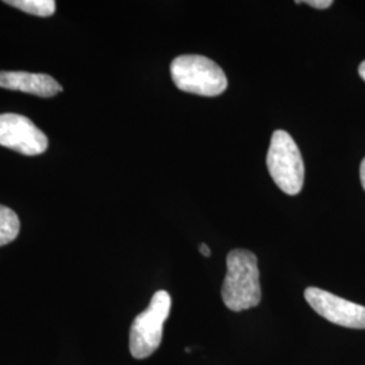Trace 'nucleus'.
<instances>
[{
    "mask_svg": "<svg viewBox=\"0 0 365 365\" xmlns=\"http://www.w3.org/2000/svg\"><path fill=\"white\" fill-rule=\"evenodd\" d=\"M360 179H361V184H363L365 190V158L363 160L361 165H360Z\"/></svg>",
    "mask_w": 365,
    "mask_h": 365,
    "instance_id": "nucleus-12",
    "label": "nucleus"
},
{
    "mask_svg": "<svg viewBox=\"0 0 365 365\" xmlns=\"http://www.w3.org/2000/svg\"><path fill=\"white\" fill-rule=\"evenodd\" d=\"M359 75H360V78H363L365 81V60L360 64V66H359Z\"/></svg>",
    "mask_w": 365,
    "mask_h": 365,
    "instance_id": "nucleus-13",
    "label": "nucleus"
},
{
    "mask_svg": "<svg viewBox=\"0 0 365 365\" xmlns=\"http://www.w3.org/2000/svg\"><path fill=\"white\" fill-rule=\"evenodd\" d=\"M226 265L227 274L222 284L225 306L235 313L259 306L260 271L256 255L245 249H235L227 255Z\"/></svg>",
    "mask_w": 365,
    "mask_h": 365,
    "instance_id": "nucleus-1",
    "label": "nucleus"
},
{
    "mask_svg": "<svg viewBox=\"0 0 365 365\" xmlns=\"http://www.w3.org/2000/svg\"><path fill=\"white\" fill-rule=\"evenodd\" d=\"M304 298L315 313L339 327L365 329V307L349 300L342 299L321 288L309 287Z\"/></svg>",
    "mask_w": 365,
    "mask_h": 365,
    "instance_id": "nucleus-6",
    "label": "nucleus"
},
{
    "mask_svg": "<svg viewBox=\"0 0 365 365\" xmlns=\"http://www.w3.org/2000/svg\"><path fill=\"white\" fill-rule=\"evenodd\" d=\"M170 294L157 291L149 307L135 317L130 329V352L135 359H146L156 352L163 339L164 324L170 312Z\"/></svg>",
    "mask_w": 365,
    "mask_h": 365,
    "instance_id": "nucleus-4",
    "label": "nucleus"
},
{
    "mask_svg": "<svg viewBox=\"0 0 365 365\" xmlns=\"http://www.w3.org/2000/svg\"><path fill=\"white\" fill-rule=\"evenodd\" d=\"M267 167L276 185L287 195L299 194L304 182V164L299 148L287 131L272 134Z\"/></svg>",
    "mask_w": 365,
    "mask_h": 365,
    "instance_id": "nucleus-3",
    "label": "nucleus"
},
{
    "mask_svg": "<svg viewBox=\"0 0 365 365\" xmlns=\"http://www.w3.org/2000/svg\"><path fill=\"white\" fill-rule=\"evenodd\" d=\"M175 86L184 92L202 96H218L227 88V78L221 66L205 56L184 54L170 64Z\"/></svg>",
    "mask_w": 365,
    "mask_h": 365,
    "instance_id": "nucleus-2",
    "label": "nucleus"
},
{
    "mask_svg": "<svg viewBox=\"0 0 365 365\" xmlns=\"http://www.w3.org/2000/svg\"><path fill=\"white\" fill-rule=\"evenodd\" d=\"M19 230L21 222L15 211L0 205V247L13 242L19 235Z\"/></svg>",
    "mask_w": 365,
    "mask_h": 365,
    "instance_id": "nucleus-8",
    "label": "nucleus"
},
{
    "mask_svg": "<svg viewBox=\"0 0 365 365\" xmlns=\"http://www.w3.org/2000/svg\"><path fill=\"white\" fill-rule=\"evenodd\" d=\"M199 250H200V253H202L205 257H209L210 255H211V250H210L209 247H207L206 244H202V245L199 247Z\"/></svg>",
    "mask_w": 365,
    "mask_h": 365,
    "instance_id": "nucleus-11",
    "label": "nucleus"
},
{
    "mask_svg": "<svg viewBox=\"0 0 365 365\" xmlns=\"http://www.w3.org/2000/svg\"><path fill=\"white\" fill-rule=\"evenodd\" d=\"M0 88L31 93L41 98H51L63 91L57 80L49 75L13 71H0Z\"/></svg>",
    "mask_w": 365,
    "mask_h": 365,
    "instance_id": "nucleus-7",
    "label": "nucleus"
},
{
    "mask_svg": "<svg viewBox=\"0 0 365 365\" xmlns=\"http://www.w3.org/2000/svg\"><path fill=\"white\" fill-rule=\"evenodd\" d=\"M0 145L25 156L42 155L48 138L38 128L21 114H0Z\"/></svg>",
    "mask_w": 365,
    "mask_h": 365,
    "instance_id": "nucleus-5",
    "label": "nucleus"
},
{
    "mask_svg": "<svg viewBox=\"0 0 365 365\" xmlns=\"http://www.w3.org/2000/svg\"><path fill=\"white\" fill-rule=\"evenodd\" d=\"M304 3L312 6L314 9H318V10H325V9H329L333 4L331 0H307Z\"/></svg>",
    "mask_w": 365,
    "mask_h": 365,
    "instance_id": "nucleus-10",
    "label": "nucleus"
},
{
    "mask_svg": "<svg viewBox=\"0 0 365 365\" xmlns=\"http://www.w3.org/2000/svg\"><path fill=\"white\" fill-rule=\"evenodd\" d=\"M4 3L37 16H51L56 11L54 0H7Z\"/></svg>",
    "mask_w": 365,
    "mask_h": 365,
    "instance_id": "nucleus-9",
    "label": "nucleus"
}]
</instances>
